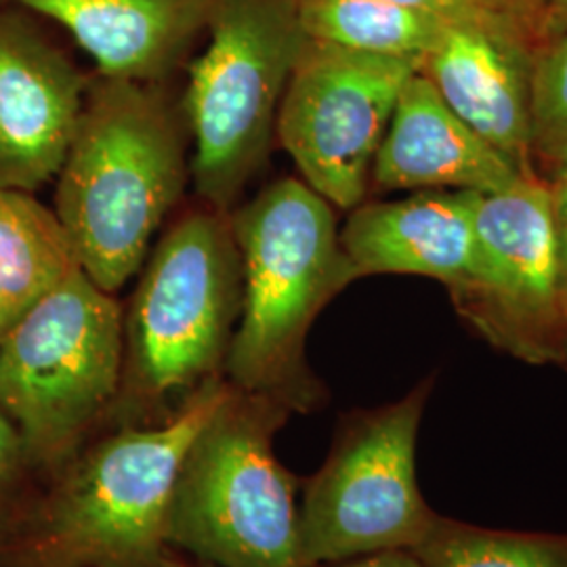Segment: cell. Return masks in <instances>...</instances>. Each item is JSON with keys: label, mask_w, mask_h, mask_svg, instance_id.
<instances>
[{"label": "cell", "mask_w": 567, "mask_h": 567, "mask_svg": "<svg viewBox=\"0 0 567 567\" xmlns=\"http://www.w3.org/2000/svg\"><path fill=\"white\" fill-rule=\"evenodd\" d=\"M433 381L405 398L344 414L320 466L303 484L299 553L320 567L377 550H414L437 513L416 477V444Z\"/></svg>", "instance_id": "ba28073f"}, {"label": "cell", "mask_w": 567, "mask_h": 567, "mask_svg": "<svg viewBox=\"0 0 567 567\" xmlns=\"http://www.w3.org/2000/svg\"><path fill=\"white\" fill-rule=\"evenodd\" d=\"M42 486L18 426L0 408V567L11 564Z\"/></svg>", "instance_id": "ffe728a7"}, {"label": "cell", "mask_w": 567, "mask_h": 567, "mask_svg": "<svg viewBox=\"0 0 567 567\" xmlns=\"http://www.w3.org/2000/svg\"><path fill=\"white\" fill-rule=\"evenodd\" d=\"M550 194H553V217H555L557 243H559V255H561V267H564L567 307V168L555 177V183L550 185Z\"/></svg>", "instance_id": "cb8c5ba5"}, {"label": "cell", "mask_w": 567, "mask_h": 567, "mask_svg": "<svg viewBox=\"0 0 567 567\" xmlns=\"http://www.w3.org/2000/svg\"><path fill=\"white\" fill-rule=\"evenodd\" d=\"M477 274L471 316L496 343L532 360L567 353L564 267L550 185L538 175L475 194Z\"/></svg>", "instance_id": "30bf717a"}, {"label": "cell", "mask_w": 567, "mask_h": 567, "mask_svg": "<svg viewBox=\"0 0 567 567\" xmlns=\"http://www.w3.org/2000/svg\"><path fill=\"white\" fill-rule=\"evenodd\" d=\"M229 225L243 264V305L224 377L292 412H309L322 402V389L305 362L307 330L353 280L332 204L305 182L280 179Z\"/></svg>", "instance_id": "3957f363"}, {"label": "cell", "mask_w": 567, "mask_h": 567, "mask_svg": "<svg viewBox=\"0 0 567 567\" xmlns=\"http://www.w3.org/2000/svg\"><path fill=\"white\" fill-rule=\"evenodd\" d=\"M320 567H426L412 550L405 548H391V550H377L368 555H358L343 561L326 564Z\"/></svg>", "instance_id": "603a6c76"}, {"label": "cell", "mask_w": 567, "mask_h": 567, "mask_svg": "<svg viewBox=\"0 0 567 567\" xmlns=\"http://www.w3.org/2000/svg\"><path fill=\"white\" fill-rule=\"evenodd\" d=\"M55 215L82 271L116 292L182 196L183 140L173 112L142 82L102 76L84 95L61 166Z\"/></svg>", "instance_id": "7a4b0ae2"}, {"label": "cell", "mask_w": 567, "mask_h": 567, "mask_svg": "<svg viewBox=\"0 0 567 567\" xmlns=\"http://www.w3.org/2000/svg\"><path fill=\"white\" fill-rule=\"evenodd\" d=\"M385 2H393L404 9L419 11V13L429 16L433 20H440L446 25H487V28H513V30L524 32L522 28L489 13L477 0H385Z\"/></svg>", "instance_id": "44dd1931"}, {"label": "cell", "mask_w": 567, "mask_h": 567, "mask_svg": "<svg viewBox=\"0 0 567 567\" xmlns=\"http://www.w3.org/2000/svg\"><path fill=\"white\" fill-rule=\"evenodd\" d=\"M79 267L58 215L0 185V311L9 326Z\"/></svg>", "instance_id": "2e32d148"}, {"label": "cell", "mask_w": 567, "mask_h": 567, "mask_svg": "<svg viewBox=\"0 0 567 567\" xmlns=\"http://www.w3.org/2000/svg\"><path fill=\"white\" fill-rule=\"evenodd\" d=\"M7 328H9V320H7V318H4V313L0 311V334H2Z\"/></svg>", "instance_id": "4316f807"}, {"label": "cell", "mask_w": 567, "mask_h": 567, "mask_svg": "<svg viewBox=\"0 0 567 567\" xmlns=\"http://www.w3.org/2000/svg\"><path fill=\"white\" fill-rule=\"evenodd\" d=\"M532 161L553 177L567 168V28L534 51Z\"/></svg>", "instance_id": "d6986e66"}, {"label": "cell", "mask_w": 567, "mask_h": 567, "mask_svg": "<svg viewBox=\"0 0 567 567\" xmlns=\"http://www.w3.org/2000/svg\"><path fill=\"white\" fill-rule=\"evenodd\" d=\"M227 389L215 377L163 425L93 437L44 482L9 567H142L163 557L185 447Z\"/></svg>", "instance_id": "6da1fadb"}, {"label": "cell", "mask_w": 567, "mask_h": 567, "mask_svg": "<svg viewBox=\"0 0 567 567\" xmlns=\"http://www.w3.org/2000/svg\"><path fill=\"white\" fill-rule=\"evenodd\" d=\"M142 567H219L213 566V564H206V561H200V559H196V557H189V555H185V553H179V550H175V548H168L166 553H164L163 557H158L156 561H152V564H147V566Z\"/></svg>", "instance_id": "484cf974"}, {"label": "cell", "mask_w": 567, "mask_h": 567, "mask_svg": "<svg viewBox=\"0 0 567 567\" xmlns=\"http://www.w3.org/2000/svg\"><path fill=\"white\" fill-rule=\"evenodd\" d=\"M61 23L102 76L150 81L164 74L206 28L213 0H4Z\"/></svg>", "instance_id": "9a60e30c"}, {"label": "cell", "mask_w": 567, "mask_h": 567, "mask_svg": "<svg viewBox=\"0 0 567 567\" xmlns=\"http://www.w3.org/2000/svg\"><path fill=\"white\" fill-rule=\"evenodd\" d=\"M475 194L423 189L402 200L355 206L339 234L353 280L374 274H412L466 292L477 274Z\"/></svg>", "instance_id": "4fadbf2b"}, {"label": "cell", "mask_w": 567, "mask_h": 567, "mask_svg": "<svg viewBox=\"0 0 567 567\" xmlns=\"http://www.w3.org/2000/svg\"><path fill=\"white\" fill-rule=\"evenodd\" d=\"M290 414L280 400L229 383L185 447L166 517L168 547L219 567H303L299 480L274 452Z\"/></svg>", "instance_id": "5b68a950"}, {"label": "cell", "mask_w": 567, "mask_h": 567, "mask_svg": "<svg viewBox=\"0 0 567 567\" xmlns=\"http://www.w3.org/2000/svg\"><path fill=\"white\" fill-rule=\"evenodd\" d=\"M206 28L210 42L192 65L185 110L196 189L224 210L264 164L307 34L299 0H213Z\"/></svg>", "instance_id": "52a82bcc"}, {"label": "cell", "mask_w": 567, "mask_h": 567, "mask_svg": "<svg viewBox=\"0 0 567 567\" xmlns=\"http://www.w3.org/2000/svg\"><path fill=\"white\" fill-rule=\"evenodd\" d=\"M529 41L513 28L447 25L421 72L461 121L524 175H536Z\"/></svg>", "instance_id": "7c38bea8"}, {"label": "cell", "mask_w": 567, "mask_h": 567, "mask_svg": "<svg viewBox=\"0 0 567 567\" xmlns=\"http://www.w3.org/2000/svg\"><path fill=\"white\" fill-rule=\"evenodd\" d=\"M84 103L76 68L13 16H0V185L34 192L58 175Z\"/></svg>", "instance_id": "8fae6325"}, {"label": "cell", "mask_w": 567, "mask_h": 567, "mask_svg": "<svg viewBox=\"0 0 567 567\" xmlns=\"http://www.w3.org/2000/svg\"><path fill=\"white\" fill-rule=\"evenodd\" d=\"M567 28V0H548L538 39L545 42Z\"/></svg>", "instance_id": "d4e9b609"}, {"label": "cell", "mask_w": 567, "mask_h": 567, "mask_svg": "<svg viewBox=\"0 0 567 567\" xmlns=\"http://www.w3.org/2000/svg\"><path fill=\"white\" fill-rule=\"evenodd\" d=\"M299 18L311 41L421 61L447 28L385 0H299Z\"/></svg>", "instance_id": "e0dca14e"}, {"label": "cell", "mask_w": 567, "mask_h": 567, "mask_svg": "<svg viewBox=\"0 0 567 567\" xmlns=\"http://www.w3.org/2000/svg\"><path fill=\"white\" fill-rule=\"evenodd\" d=\"M240 305L231 225L210 213L185 217L156 246L124 316L121 391L103 431L163 425L221 377Z\"/></svg>", "instance_id": "277c9868"}, {"label": "cell", "mask_w": 567, "mask_h": 567, "mask_svg": "<svg viewBox=\"0 0 567 567\" xmlns=\"http://www.w3.org/2000/svg\"><path fill=\"white\" fill-rule=\"evenodd\" d=\"M489 13L522 28L532 39H538L548 0H477Z\"/></svg>", "instance_id": "7402d4cb"}, {"label": "cell", "mask_w": 567, "mask_h": 567, "mask_svg": "<svg viewBox=\"0 0 567 567\" xmlns=\"http://www.w3.org/2000/svg\"><path fill=\"white\" fill-rule=\"evenodd\" d=\"M423 61L353 51L307 39L276 118V135L303 182L324 200L353 210L395 103Z\"/></svg>", "instance_id": "9c48e42d"}, {"label": "cell", "mask_w": 567, "mask_h": 567, "mask_svg": "<svg viewBox=\"0 0 567 567\" xmlns=\"http://www.w3.org/2000/svg\"><path fill=\"white\" fill-rule=\"evenodd\" d=\"M122 362L121 305L81 267L0 334V408L42 482L102 433Z\"/></svg>", "instance_id": "8992f818"}, {"label": "cell", "mask_w": 567, "mask_h": 567, "mask_svg": "<svg viewBox=\"0 0 567 567\" xmlns=\"http://www.w3.org/2000/svg\"><path fill=\"white\" fill-rule=\"evenodd\" d=\"M524 175L442 100L419 70L405 82L372 164L379 189L496 192Z\"/></svg>", "instance_id": "5bb4252c"}, {"label": "cell", "mask_w": 567, "mask_h": 567, "mask_svg": "<svg viewBox=\"0 0 567 567\" xmlns=\"http://www.w3.org/2000/svg\"><path fill=\"white\" fill-rule=\"evenodd\" d=\"M412 553L426 567H567V534L492 529L437 513Z\"/></svg>", "instance_id": "ac0fdd59"}]
</instances>
